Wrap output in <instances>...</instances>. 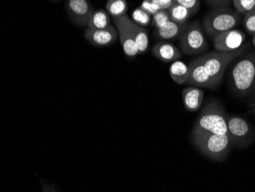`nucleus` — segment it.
I'll use <instances>...</instances> for the list:
<instances>
[{"mask_svg":"<svg viewBox=\"0 0 255 192\" xmlns=\"http://www.w3.org/2000/svg\"><path fill=\"white\" fill-rule=\"evenodd\" d=\"M241 21L242 15L236 10L217 8L205 17L203 28L208 36L213 38L220 33L236 28Z\"/></svg>","mask_w":255,"mask_h":192,"instance_id":"obj_5","label":"nucleus"},{"mask_svg":"<svg viewBox=\"0 0 255 192\" xmlns=\"http://www.w3.org/2000/svg\"><path fill=\"white\" fill-rule=\"evenodd\" d=\"M190 75L187 84L202 88L216 89L214 82L206 72L200 57L193 60L189 64Z\"/></svg>","mask_w":255,"mask_h":192,"instance_id":"obj_12","label":"nucleus"},{"mask_svg":"<svg viewBox=\"0 0 255 192\" xmlns=\"http://www.w3.org/2000/svg\"><path fill=\"white\" fill-rule=\"evenodd\" d=\"M246 35L242 30H228L213 38V48L217 51H233L242 48L245 44Z\"/></svg>","mask_w":255,"mask_h":192,"instance_id":"obj_8","label":"nucleus"},{"mask_svg":"<svg viewBox=\"0 0 255 192\" xmlns=\"http://www.w3.org/2000/svg\"><path fill=\"white\" fill-rule=\"evenodd\" d=\"M235 10L242 15H246L255 8V0H233Z\"/></svg>","mask_w":255,"mask_h":192,"instance_id":"obj_22","label":"nucleus"},{"mask_svg":"<svg viewBox=\"0 0 255 192\" xmlns=\"http://www.w3.org/2000/svg\"><path fill=\"white\" fill-rule=\"evenodd\" d=\"M249 46V44H246L236 51H210L200 56L206 72L211 77L216 87L221 84L225 72L231 63L243 54Z\"/></svg>","mask_w":255,"mask_h":192,"instance_id":"obj_3","label":"nucleus"},{"mask_svg":"<svg viewBox=\"0 0 255 192\" xmlns=\"http://www.w3.org/2000/svg\"><path fill=\"white\" fill-rule=\"evenodd\" d=\"M84 38L91 45L97 48L110 46L119 38L118 30L113 25L102 29L87 28L84 32Z\"/></svg>","mask_w":255,"mask_h":192,"instance_id":"obj_11","label":"nucleus"},{"mask_svg":"<svg viewBox=\"0 0 255 192\" xmlns=\"http://www.w3.org/2000/svg\"><path fill=\"white\" fill-rule=\"evenodd\" d=\"M170 20V16L168 9H161L152 15L151 25L154 28H157Z\"/></svg>","mask_w":255,"mask_h":192,"instance_id":"obj_23","label":"nucleus"},{"mask_svg":"<svg viewBox=\"0 0 255 192\" xmlns=\"http://www.w3.org/2000/svg\"><path fill=\"white\" fill-rule=\"evenodd\" d=\"M67 15L77 26L87 27L89 19L94 12L90 0H67L65 4Z\"/></svg>","mask_w":255,"mask_h":192,"instance_id":"obj_9","label":"nucleus"},{"mask_svg":"<svg viewBox=\"0 0 255 192\" xmlns=\"http://www.w3.org/2000/svg\"><path fill=\"white\" fill-rule=\"evenodd\" d=\"M179 46L182 53L195 56L203 54L209 48V44L205 36V31L199 21L188 24L187 29L179 40Z\"/></svg>","mask_w":255,"mask_h":192,"instance_id":"obj_6","label":"nucleus"},{"mask_svg":"<svg viewBox=\"0 0 255 192\" xmlns=\"http://www.w3.org/2000/svg\"><path fill=\"white\" fill-rule=\"evenodd\" d=\"M114 23L118 30L120 43L126 57L130 59L136 58V56L139 54L138 50L128 25V16L126 15L114 18Z\"/></svg>","mask_w":255,"mask_h":192,"instance_id":"obj_10","label":"nucleus"},{"mask_svg":"<svg viewBox=\"0 0 255 192\" xmlns=\"http://www.w3.org/2000/svg\"><path fill=\"white\" fill-rule=\"evenodd\" d=\"M143 10H144L146 12L150 14L151 16L154 15V14L157 13L158 11H160V7L158 6L157 3L154 2V0H143L140 5Z\"/></svg>","mask_w":255,"mask_h":192,"instance_id":"obj_26","label":"nucleus"},{"mask_svg":"<svg viewBox=\"0 0 255 192\" xmlns=\"http://www.w3.org/2000/svg\"><path fill=\"white\" fill-rule=\"evenodd\" d=\"M229 82L238 96L250 94L255 87V53L243 55L234 63L229 73Z\"/></svg>","mask_w":255,"mask_h":192,"instance_id":"obj_2","label":"nucleus"},{"mask_svg":"<svg viewBox=\"0 0 255 192\" xmlns=\"http://www.w3.org/2000/svg\"><path fill=\"white\" fill-rule=\"evenodd\" d=\"M169 74L176 84L179 85L187 84L190 75V67L183 61L177 60L170 64Z\"/></svg>","mask_w":255,"mask_h":192,"instance_id":"obj_17","label":"nucleus"},{"mask_svg":"<svg viewBox=\"0 0 255 192\" xmlns=\"http://www.w3.org/2000/svg\"><path fill=\"white\" fill-rule=\"evenodd\" d=\"M188 24L177 23L175 21H167L159 28H155L154 36L161 41H172V40L180 39L184 31L187 29Z\"/></svg>","mask_w":255,"mask_h":192,"instance_id":"obj_14","label":"nucleus"},{"mask_svg":"<svg viewBox=\"0 0 255 192\" xmlns=\"http://www.w3.org/2000/svg\"><path fill=\"white\" fill-rule=\"evenodd\" d=\"M191 140L196 150L203 156L216 163L226 160L233 147L228 134H216L193 129Z\"/></svg>","mask_w":255,"mask_h":192,"instance_id":"obj_1","label":"nucleus"},{"mask_svg":"<svg viewBox=\"0 0 255 192\" xmlns=\"http://www.w3.org/2000/svg\"><path fill=\"white\" fill-rule=\"evenodd\" d=\"M183 106L190 113L198 111L204 100V91L200 87L190 86L182 91Z\"/></svg>","mask_w":255,"mask_h":192,"instance_id":"obj_15","label":"nucleus"},{"mask_svg":"<svg viewBox=\"0 0 255 192\" xmlns=\"http://www.w3.org/2000/svg\"><path fill=\"white\" fill-rule=\"evenodd\" d=\"M51 1H52V2H58V1H60V0H51Z\"/></svg>","mask_w":255,"mask_h":192,"instance_id":"obj_31","label":"nucleus"},{"mask_svg":"<svg viewBox=\"0 0 255 192\" xmlns=\"http://www.w3.org/2000/svg\"><path fill=\"white\" fill-rule=\"evenodd\" d=\"M151 52L154 58L164 63L173 62L182 57L181 51L167 41H159L154 44L151 48Z\"/></svg>","mask_w":255,"mask_h":192,"instance_id":"obj_13","label":"nucleus"},{"mask_svg":"<svg viewBox=\"0 0 255 192\" xmlns=\"http://www.w3.org/2000/svg\"><path fill=\"white\" fill-rule=\"evenodd\" d=\"M193 129L216 134H228L227 114L223 106L216 100L208 103L199 114Z\"/></svg>","mask_w":255,"mask_h":192,"instance_id":"obj_4","label":"nucleus"},{"mask_svg":"<svg viewBox=\"0 0 255 192\" xmlns=\"http://www.w3.org/2000/svg\"><path fill=\"white\" fill-rule=\"evenodd\" d=\"M250 112L252 114L255 116V98L252 100L250 104Z\"/></svg>","mask_w":255,"mask_h":192,"instance_id":"obj_29","label":"nucleus"},{"mask_svg":"<svg viewBox=\"0 0 255 192\" xmlns=\"http://www.w3.org/2000/svg\"><path fill=\"white\" fill-rule=\"evenodd\" d=\"M252 44H253L254 47L255 48V34L254 35L253 39H252Z\"/></svg>","mask_w":255,"mask_h":192,"instance_id":"obj_30","label":"nucleus"},{"mask_svg":"<svg viewBox=\"0 0 255 192\" xmlns=\"http://www.w3.org/2000/svg\"><path fill=\"white\" fill-rule=\"evenodd\" d=\"M110 25L111 19L109 12L107 10L98 9L94 10L92 13L87 23V28L102 29L108 28Z\"/></svg>","mask_w":255,"mask_h":192,"instance_id":"obj_18","label":"nucleus"},{"mask_svg":"<svg viewBox=\"0 0 255 192\" xmlns=\"http://www.w3.org/2000/svg\"><path fill=\"white\" fill-rule=\"evenodd\" d=\"M231 1H232V2H233V0H231Z\"/></svg>","mask_w":255,"mask_h":192,"instance_id":"obj_32","label":"nucleus"},{"mask_svg":"<svg viewBox=\"0 0 255 192\" xmlns=\"http://www.w3.org/2000/svg\"><path fill=\"white\" fill-rule=\"evenodd\" d=\"M206 1L209 5L216 7V8L226 7L230 2H232L231 0H206Z\"/></svg>","mask_w":255,"mask_h":192,"instance_id":"obj_27","label":"nucleus"},{"mask_svg":"<svg viewBox=\"0 0 255 192\" xmlns=\"http://www.w3.org/2000/svg\"><path fill=\"white\" fill-rule=\"evenodd\" d=\"M173 2L189 8L194 14L199 12L201 5L200 0H173Z\"/></svg>","mask_w":255,"mask_h":192,"instance_id":"obj_25","label":"nucleus"},{"mask_svg":"<svg viewBox=\"0 0 255 192\" xmlns=\"http://www.w3.org/2000/svg\"><path fill=\"white\" fill-rule=\"evenodd\" d=\"M131 18L134 23L146 28L151 23L152 16L139 6L131 12Z\"/></svg>","mask_w":255,"mask_h":192,"instance_id":"obj_21","label":"nucleus"},{"mask_svg":"<svg viewBox=\"0 0 255 192\" xmlns=\"http://www.w3.org/2000/svg\"><path fill=\"white\" fill-rule=\"evenodd\" d=\"M128 8L126 0H108L106 4V9L113 19L126 15Z\"/></svg>","mask_w":255,"mask_h":192,"instance_id":"obj_20","label":"nucleus"},{"mask_svg":"<svg viewBox=\"0 0 255 192\" xmlns=\"http://www.w3.org/2000/svg\"><path fill=\"white\" fill-rule=\"evenodd\" d=\"M228 135L233 146L247 148L255 140V129L247 120L239 116L227 114Z\"/></svg>","mask_w":255,"mask_h":192,"instance_id":"obj_7","label":"nucleus"},{"mask_svg":"<svg viewBox=\"0 0 255 192\" xmlns=\"http://www.w3.org/2000/svg\"><path fill=\"white\" fill-rule=\"evenodd\" d=\"M243 25L245 29L250 35H254L255 34V8L251 12H248L244 15Z\"/></svg>","mask_w":255,"mask_h":192,"instance_id":"obj_24","label":"nucleus"},{"mask_svg":"<svg viewBox=\"0 0 255 192\" xmlns=\"http://www.w3.org/2000/svg\"><path fill=\"white\" fill-rule=\"evenodd\" d=\"M128 25L132 33L133 38L135 41L139 54L147 52L149 46L148 31L144 27L134 23L131 18L128 17Z\"/></svg>","mask_w":255,"mask_h":192,"instance_id":"obj_16","label":"nucleus"},{"mask_svg":"<svg viewBox=\"0 0 255 192\" xmlns=\"http://www.w3.org/2000/svg\"><path fill=\"white\" fill-rule=\"evenodd\" d=\"M168 11L170 20L180 24L187 23V21L195 15L191 10L175 2H173Z\"/></svg>","mask_w":255,"mask_h":192,"instance_id":"obj_19","label":"nucleus"},{"mask_svg":"<svg viewBox=\"0 0 255 192\" xmlns=\"http://www.w3.org/2000/svg\"><path fill=\"white\" fill-rule=\"evenodd\" d=\"M154 1L158 5L160 9H169L173 3V0H154Z\"/></svg>","mask_w":255,"mask_h":192,"instance_id":"obj_28","label":"nucleus"}]
</instances>
